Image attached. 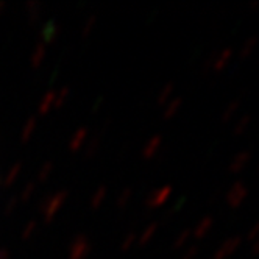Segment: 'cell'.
I'll return each mask as SVG.
<instances>
[{"mask_svg": "<svg viewBox=\"0 0 259 259\" xmlns=\"http://www.w3.org/2000/svg\"><path fill=\"white\" fill-rule=\"evenodd\" d=\"M250 251L253 256H259V237L254 239L253 242H251V247H250Z\"/></svg>", "mask_w": 259, "mask_h": 259, "instance_id": "10", "label": "cell"}, {"mask_svg": "<svg viewBox=\"0 0 259 259\" xmlns=\"http://www.w3.org/2000/svg\"><path fill=\"white\" fill-rule=\"evenodd\" d=\"M251 122H253V117H251L250 114L240 116V117L236 120V123L233 125V135L237 138V136H242L244 133H247V130L250 128Z\"/></svg>", "mask_w": 259, "mask_h": 259, "instance_id": "5", "label": "cell"}, {"mask_svg": "<svg viewBox=\"0 0 259 259\" xmlns=\"http://www.w3.org/2000/svg\"><path fill=\"white\" fill-rule=\"evenodd\" d=\"M247 198H248V186L240 180H237L231 184L230 189L227 191V195H225V201L231 209L240 208Z\"/></svg>", "mask_w": 259, "mask_h": 259, "instance_id": "1", "label": "cell"}, {"mask_svg": "<svg viewBox=\"0 0 259 259\" xmlns=\"http://www.w3.org/2000/svg\"><path fill=\"white\" fill-rule=\"evenodd\" d=\"M233 49H224L222 50L219 55H217V58L214 60V69L215 70H224L228 64H230V61H231V58H233Z\"/></svg>", "mask_w": 259, "mask_h": 259, "instance_id": "6", "label": "cell"}, {"mask_svg": "<svg viewBox=\"0 0 259 259\" xmlns=\"http://www.w3.org/2000/svg\"><path fill=\"white\" fill-rule=\"evenodd\" d=\"M242 244H244L242 236H231V237H228L217 248V251L214 254V259H228L230 256H233L240 247H242Z\"/></svg>", "mask_w": 259, "mask_h": 259, "instance_id": "2", "label": "cell"}, {"mask_svg": "<svg viewBox=\"0 0 259 259\" xmlns=\"http://www.w3.org/2000/svg\"><path fill=\"white\" fill-rule=\"evenodd\" d=\"M248 8H250V11H256V10H259V0H251L250 5H248Z\"/></svg>", "mask_w": 259, "mask_h": 259, "instance_id": "11", "label": "cell"}, {"mask_svg": "<svg viewBox=\"0 0 259 259\" xmlns=\"http://www.w3.org/2000/svg\"><path fill=\"white\" fill-rule=\"evenodd\" d=\"M245 237H247V240L251 244L254 239H257L259 237V220H256L254 224L248 228V231H247V234H245Z\"/></svg>", "mask_w": 259, "mask_h": 259, "instance_id": "8", "label": "cell"}, {"mask_svg": "<svg viewBox=\"0 0 259 259\" xmlns=\"http://www.w3.org/2000/svg\"><path fill=\"white\" fill-rule=\"evenodd\" d=\"M250 162H251V152H248V150H240V152H237L231 158L230 165H228V170L233 175H239L240 172H244V169L248 167Z\"/></svg>", "mask_w": 259, "mask_h": 259, "instance_id": "3", "label": "cell"}, {"mask_svg": "<svg viewBox=\"0 0 259 259\" xmlns=\"http://www.w3.org/2000/svg\"><path fill=\"white\" fill-rule=\"evenodd\" d=\"M257 44H259V38L256 34L250 36V38H247L244 41V44L240 46V50H239V58L240 60H248L251 55L256 52L257 49Z\"/></svg>", "mask_w": 259, "mask_h": 259, "instance_id": "4", "label": "cell"}, {"mask_svg": "<svg viewBox=\"0 0 259 259\" xmlns=\"http://www.w3.org/2000/svg\"><path fill=\"white\" fill-rule=\"evenodd\" d=\"M211 227H212V219H211V217H206V219L200 224V227H198V230H197V234H198V236L206 234V233L211 230Z\"/></svg>", "mask_w": 259, "mask_h": 259, "instance_id": "9", "label": "cell"}, {"mask_svg": "<svg viewBox=\"0 0 259 259\" xmlns=\"http://www.w3.org/2000/svg\"><path fill=\"white\" fill-rule=\"evenodd\" d=\"M239 109H240V100H239V99L231 100V102L227 105V108L224 109V114H222V122H224V123L231 122V120L236 117V114L239 113Z\"/></svg>", "mask_w": 259, "mask_h": 259, "instance_id": "7", "label": "cell"}, {"mask_svg": "<svg viewBox=\"0 0 259 259\" xmlns=\"http://www.w3.org/2000/svg\"><path fill=\"white\" fill-rule=\"evenodd\" d=\"M257 170H259V164H257Z\"/></svg>", "mask_w": 259, "mask_h": 259, "instance_id": "12", "label": "cell"}]
</instances>
